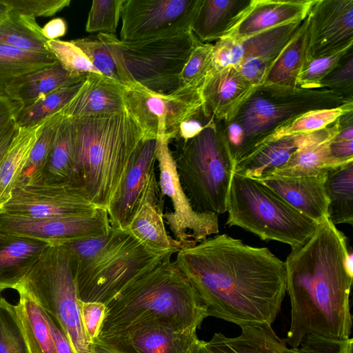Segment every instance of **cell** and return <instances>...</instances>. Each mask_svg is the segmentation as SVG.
I'll return each instance as SVG.
<instances>
[{"label": "cell", "mask_w": 353, "mask_h": 353, "mask_svg": "<svg viewBox=\"0 0 353 353\" xmlns=\"http://www.w3.org/2000/svg\"><path fill=\"white\" fill-rule=\"evenodd\" d=\"M51 52H30L0 43V96L14 80L56 62Z\"/></svg>", "instance_id": "cell-37"}, {"label": "cell", "mask_w": 353, "mask_h": 353, "mask_svg": "<svg viewBox=\"0 0 353 353\" xmlns=\"http://www.w3.org/2000/svg\"><path fill=\"white\" fill-rule=\"evenodd\" d=\"M321 130L263 141L236 163L234 172L257 180L265 179L285 165L301 147L317 137Z\"/></svg>", "instance_id": "cell-25"}, {"label": "cell", "mask_w": 353, "mask_h": 353, "mask_svg": "<svg viewBox=\"0 0 353 353\" xmlns=\"http://www.w3.org/2000/svg\"><path fill=\"white\" fill-rule=\"evenodd\" d=\"M75 152L74 121L71 118L63 117L58 128L48 162L41 176L35 181L51 183H71Z\"/></svg>", "instance_id": "cell-33"}, {"label": "cell", "mask_w": 353, "mask_h": 353, "mask_svg": "<svg viewBox=\"0 0 353 353\" xmlns=\"http://www.w3.org/2000/svg\"><path fill=\"white\" fill-rule=\"evenodd\" d=\"M106 338L120 341L134 353H188L199 339L196 330L159 322L137 324Z\"/></svg>", "instance_id": "cell-21"}, {"label": "cell", "mask_w": 353, "mask_h": 353, "mask_svg": "<svg viewBox=\"0 0 353 353\" xmlns=\"http://www.w3.org/2000/svg\"><path fill=\"white\" fill-rule=\"evenodd\" d=\"M172 254L153 251L127 232L96 261L74 271L79 299L106 305Z\"/></svg>", "instance_id": "cell-10"}, {"label": "cell", "mask_w": 353, "mask_h": 353, "mask_svg": "<svg viewBox=\"0 0 353 353\" xmlns=\"http://www.w3.org/2000/svg\"><path fill=\"white\" fill-rule=\"evenodd\" d=\"M125 110L124 85L99 74L86 76L74 98L59 112L63 117L77 119Z\"/></svg>", "instance_id": "cell-22"}, {"label": "cell", "mask_w": 353, "mask_h": 353, "mask_svg": "<svg viewBox=\"0 0 353 353\" xmlns=\"http://www.w3.org/2000/svg\"><path fill=\"white\" fill-rule=\"evenodd\" d=\"M226 212L228 226H237L264 241L303 245L319 223L288 204L259 180L234 172Z\"/></svg>", "instance_id": "cell-7"}, {"label": "cell", "mask_w": 353, "mask_h": 353, "mask_svg": "<svg viewBox=\"0 0 353 353\" xmlns=\"http://www.w3.org/2000/svg\"><path fill=\"white\" fill-rule=\"evenodd\" d=\"M47 313V312H46ZM50 322L54 336L57 353H74L72 346L65 333L50 316Z\"/></svg>", "instance_id": "cell-56"}, {"label": "cell", "mask_w": 353, "mask_h": 353, "mask_svg": "<svg viewBox=\"0 0 353 353\" xmlns=\"http://www.w3.org/2000/svg\"><path fill=\"white\" fill-rule=\"evenodd\" d=\"M17 128L14 122L0 136V163L17 132Z\"/></svg>", "instance_id": "cell-57"}, {"label": "cell", "mask_w": 353, "mask_h": 353, "mask_svg": "<svg viewBox=\"0 0 353 353\" xmlns=\"http://www.w3.org/2000/svg\"><path fill=\"white\" fill-rule=\"evenodd\" d=\"M111 225L107 210L61 217H32L0 211V231L49 243L105 234Z\"/></svg>", "instance_id": "cell-15"}, {"label": "cell", "mask_w": 353, "mask_h": 353, "mask_svg": "<svg viewBox=\"0 0 353 353\" xmlns=\"http://www.w3.org/2000/svg\"><path fill=\"white\" fill-rule=\"evenodd\" d=\"M174 158L181 185L194 209L225 213L236 166L225 123L212 117L199 134L182 142Z\"/></svg>", "instance_id": "cell-5"}, {"label": "cell", "mask_w": 353, "mask_h": 353, "mask_svg": "<svg viewBox=\"0 0 353 353\" xmlns=\"http://www.w3.org/2000/svg\"><path fill=\"white\" fill-rule=\"evenodd\" d=\"M212 49L213 44L210 43H201L194 49L180 74L177 89L201 90L214 70Z\"/></svg>", "instance_id": "cell-43"}, {"label": "cell", "mask_w": 353, "mask_h": 353, "mask_svg": "<svg viewBox=\"0 0 353 353\" xmlns=\"http://www.w3.org/2000/svg\"><path fill=\"white\" fill-rule=\"evenodd\" d=\"M352 47L347 48L328 56L306 59L297 78L298 88L319 89L321 81L341 61Z\"/></svg>", "instance_id": "cell-46"}, {"label": "cell", "mask_w": 353, "mask_h": 353, "mask_svg": "<svg viewBox=\"0 0 353 353\" xmlns=\"http://www.w3.org/2000/svg\"><path fill=\"white\" fill-rule=\"evenodd\" d=\"M17 292L16 310L31 353H57L48 314L27 293Z\"/></svg>", "instance_id": "cell-35"}, {"label": "cell", "mask_w": 353, "mask_h": 353, "mask_svg": "<svg viewBox=\"0 0 353 353\" xmlns=\"http://www.w3.org/2000/svg\"><path fill=\"white\" fill-rule=\"evenodd\" d=\"M93 353H134L124 343L114 338H99L93 344Z\"/></svg>", "instance_id": "cell-54"}, {"label": "cell", "mask_w": 353, "mask_h": 353, "mask_svg": "<svg viewBox=\"0 0 353 353\" xmlns=\"http://www.w3.org/2000/svg\"><path fill=\"white\" fill-rule=\"evenodd\" d=\"M308 57V22L304 19L298 32L270 68L262 85L298 88V76Z\"/></svg>", "instance_id": "cell-32"}, {"label": "cell", "mask_w": 353, "mask_h": 353, "mask_svg": "<svg viewBox=\"0 0 353 353\" xmlns=\"http://www.w3.org/2000/svg\"><path fill=\"white\" fill-rule=\"evenodd\" d=\"M243 58V50L241 41L226 37L216 41L213 45L212 59L216 70L233 67L236 69Z\"/></svg>", "instance_id": "cell-50"}, {"label": "cell", "mask_w": 353, "mask_h": 353, "mask_svg": "<svg viewBox=\"0 0 353 353\" xmlns=\"http://www.w3.org/2000/svg\"><path fill=\"white\" fill-rule=\"evenodd\" d=\"M158 139H145L132 156L107 212L112 228L123 230L131 217L145 182L154 172Z\"/></svg>", "instance_id": "cell-18"}, {"label": "cell", "mask_w": 353, "mask_h": 353, "mask_svg": "<svg viewBox=\"0 0 353 353\" xmlns=\"http://www.w3.org/2000/svg\"><path fill=\"white\" fill-rule=\"evenodd\" d=\"M97 208L71 183L35 181L17 185L0 211L32 217H61L91 214Z\"/></svg>", "instance_id": "cell-14"}, {"label": "cell", "mask_w": 353, "mask_h": 353, "mask_svg": "<svg viewBox=\"0 0 353 353\" xmlns=\"http://www.w3.org/2000/svg\"><path fill=\"white\" fill-rule=\"evenodd\" d=\"M339 130V119L321 130L317 137L301 147L285 165L270 176H314L336 167L330 155V143Z\"/></svg>", "instance_id": "cell-29"}, {"label": "cell", "mask_w": 353, "mask_h": 353, "mask_svg": "<svg viewBox=\"0 0 353 353\" xmlns=\"http://www.w3.org/2000/svg\"><path fill=\"white\" fill-rule=\"evenodd\" d=\"M15 290L27 293L55 321L74 353H93L82 322L70 258L61 244H50Z\"/></svg>", "instance_id": "cell-8"}, {"label": "cell", "mask_w": 353, "mask_h": 353, "mask_svg": "<svg viewBox=\"0 0 353 353\" xmlns=\"http://www.w3.org/2000/svg\"><path fill=\"white\" fill-rule=\"evenodd\" d=\"M72 119L76 152L71 183L96 207L107 210L132 156L146 139L144 132L126 109Z\"/></svg>", "instance_id": "cell-3"}, {"label": "cell", "mask_w": 353, "mask_h": 353, "mask_svg": "<svg viewBox=\"0 0 353 353\" xmlns=\"http://www.w3.org/2000/svg\"><path fill=\"white\" fill-rule=\"evenodd\" d=\"M188 353H210L207 348L205 341L200 340L198 339L192 347L189 350Z\"/></svg>", "instance_id": "cell-58"}, {"label": "cell", "mask_w": 353, "mask_h": 353, "mask_svg": "<svg viewBox=\"0 0 353 353\" xmlns=\"http://www.w3.org/2000/svg\"><path fill=\"white\" fill-rule=\"evenodd\" d=\"M327 219L334 225L353 223V161L329 169L324 181Z\"/></svg>", "instance_id": "cell-34"}, {"label": "cell", "mask_w": 353, "mask_h": 353, "mask_svg": "<svg viewBox=\"0 0 353 353\" xmlns=\"http://www.w3.org/2000/svg\"><path fill=\"white\" fill-rule=\"evenodd\" d=\"M47 46L55 59L72 76L85 78L92 73L101 74L72 41L48 40Z\"/></svg>", "instance_id": "cell-44"}, {"label": "cell", "mask_w": 353, "mask_h": 353, "mask_svg": "<svg viewBox=\"0 0 353 353\" xmlns=\"http://www.w3.org/2000/svg\"><path fill=\"white\" fill-rule=\"evenodd\" d=\"M36 19L10 11L0 21V43L30 52H50Z\"/></svg>", "instance_id": "cell-36"}, {"label": "cell", "mask_w": 353, "mask_h": 353, "mask_svg": "<svg viewBox=\"0 0 353 353\" xmlns=\"http://www.w3.org/2000/svg\"><path fill=\"white\" fill-rule=\"evenodd\" d=\"M303 21L281 25L241 40L243 58L238 68L239 72L255 86L262 85L270 68Z\"/></svg>", "instance_id": "cell-20"}, {"label": "cell", "mask_w": 353, "mask_h": 353, "mask_svg": "<svg viewBox=\"0 0 353 353\" xmlns=\"http://www.w3.org/2000/svg\"><path fill=\"white\" fill-rule=\"evenodd\" d=\"M212 117L208 115L203 106L194 114L181 123L175 139L187 141L199 134Z\"/></svg>", "instance_id": "cell-52"}, {"label": "cell", "mask_w": 353, "mask_h": 353, "mask_svg": "<svg viewBox=\"0 0 353 353\" xmlns=\"http://www.w3.org/2000/svg\"><path fill=\"white\" fill-rule=\"evenodd\" d=\"M308 57L328 56L353 46V0H314L307 16Z\"/></svg>", "instance_id": "cell-16"}, {"label": "cell", "mask_w": 353, "mask_h": 353, "mask_svg": "<svg viewBox=\"0 0 353 353\" xmlns=\"http://www.w3.org/2000/svg\"><path fill=\"white\" fill-rule=\"evenodd\" d=\"M10 9L4 0H0V21L9 13Z\"/></svg>", "instance_id": "cell-59"}, {"label": "cell", "mask_w": 353, "mask_h": 353, "mask_svg": "<svg viewBox=\"0 0 353 353\" xmlns=\"http://www.w3.org/2000/svg\"><path fill=\"white\" fill-rule=\"evenodd\" d=\"M0 353H31L16 306L0 297Z\"/></svg>", "instance_id": "cell-42"}, {"label": "cell", "mask_w": 353, "mask_h": 353, "mask_svg": "<svg viewBox=\"0 0 353 353\" xmlns=\"http://www.w3.org/2000/svg\"><path fill=\"white\" fill-rule=\"evenodd\" d=\"M201 0H125L121 19L120 40L150 39L192 30Z\"/></svg>", "instance_id": "cell-13"}, {"label": "cell", "mask_w": 353, "mask_h": 353, "mask_svg": "<svg viewBox=\"0 0 353 353\" xmlns=\"http://www.w3.org/2000/svg\"><path fill=\"white\" fill-rule=\"evenodd\" d=\"M125 0H94L85 24L88 32L114 34Z\"/></svg>", "instance_id": "cell-45"}, {"label": "cell", "mask_w": 353, "mask_h": 353, "mask_svg": "<svg viewBox=\"0 0 353 353\" xmlns=\"http://www.w3.org/2000/svg\"><path fill=\"white\" fill-rule=\"evenodd\" d=\"M99 338L147 322L197 330L207 309L187 277L168 257L106 304Z\"/></svg>", "instance_id": "cell-4"}, {"label": "cell", "mask_w": 353, "mask_h": 353, "mask_svg": "<svg viewBox=\"0 0 353 353\" xmlns=\"http://www.w3.org/2000/svg\"><path fill=\"white\" fill-rule=\"evenodd\" d=\"M157 139L160 197H168L172 207V211L163 214L164 222L183 248L195 245L212 234H219L218 215L194 209L177 174L174 155L169 147L170 138L161 136Z\"/></svg>", "instance_id": "cell-11"}, {"label": "cell", "mask_w": 353, "mask_h": 353, "mask_svg": "<svg viewBox=\"0 0 353 353\" xmlns=\"http://www.w3.org/2000/svg\"><path fill=\"white\" fill-rule=\"evenodd\" d=\"M72 41L84 52L93 66L102 75L121 83L110 52L97 37L95 39L91 37L77 39Z\"/></svg>", "instance_id": "cell-47"}, {"label": "cell", "mask_w": 353, "mask_h": 353, "mask_svg": "<svg viewBox=\"0 0 353 353\" xmlns=\"http://www.w3.org/2000/svg\"><path fill=\"white\" fill-rule=\"evenodd\" d=\"M83 81L57 89L21 107L15 118L17 125H35L59 113L77 94Z\"/></svg>", "instance_id": "cell-39"}, {"label": "cell", "mask_w": 353, "mask_h": 353, "mask_svg": "<svg viewBox=\"0 0 353 353\" xmlns=\"http://www.w3.org/2000/svg\"><path fill=\"white\" fill-rule=\"evenodd\" d=\"M256 87L235 68L214 69L201 88L204 110L214 119L228 123L236 117Z\"/></svg>", "instance_id": "cell-19"}, {"label": "cell", "mask_w": 353, "mask_h": 353, "mask_svg": "<svg viewBox=\"0 0 353 353\" xmlns=\"http://www.w3.org/2000/svg\"><path fill=\"white\" fill-rule=\"evenodd\" d=\"M126 233L123 230L111 227L105 234L74 239L60 244L68 251L75 271L96 261Z\"/></svg>", "instance_id": "cell-40"}, {"label": "cell", "mask_w": 353, "mask_h": 353, "mask_svg": "<svg viewBox=\"0 0 353 353\" xmlns=\"http://www.w3.org/2000/svg\"><path fill=\"white\" fill-rule=\"evenodd\" d=\"M325 174L304 177L271 176L259 181L296 210L320 223L327 219Z\"/></svg>", "instance_id": "cell-23"}, {"label": "cell", "mask_w": 353, "mask_h": 353, "mask_svg": "<svg viewBox=\"0 0 353 353\" xmlns=\"http://www.w3.org/2000/svg\"><path fill=\"white\" fill-rule=\"evenodd\" d=\"M320 88L337 92L353 99V53L352 48L340 63L320 83Z\"/></svg>", "instance_id": "cell-48"}, {"label": "cell", "mask_w": 353, "mask_h": 353, "mask_svg": "<svg viewBox=\"0 0 353 353\" xmlns=\"http://www.w3.org/2000/svg\"><path fill=\"white\" fill-rule=\"evenodd\" d=\"M314 0H252L246 14L228 37L243 40L286 23L303 21Z\"/></svg>", "instance_id": "cell-24"}, {"label": "cell", "mask_w": 353, "mask_h": 353, "mask_svg": "<svg viewBox=\"0 0 353 353\" xmlns=\"http://www.w3.org/2000/svg\"><path fill=\"white\" fill-rule=\"evenodd\" d=\"M63 118L59 112L46 119L32 149L17 185L34 181L41 176L48 162L58 128Z\"/></svg>", "instance_id": "cell-41"}, {"label": "cell", "mask_w": 353, "mask_h": 353, "mask_svg": "<svg viewBox=\"0 0 353 353\" xmlns=\"http://www.w3.org/2000/svg\"><path fill=\"white\" fill-rule=\"evenodd\" d=\"M85 78L72 76L56 61L50 65L14 80L8 87L6 95L22 107L26 106L45 94L83 81Z\"/></svg>", "instance_id": "cell-31"}, {"label": "cell", "mask_w": 353, "mask_h": 353, "mask_svg": "<svg viewBox=\"0 0 353 353\" xmlns=\"http://www.w3.org/2000/svg\"><path fill=\"white\" fill-rule=\"evenodd\" d=\"M10 11L30 17H48L70 6V0H4Z\"/></svg>", "instance_id": "cell-49"}, {"label": "cell", "mask_w": 353, "mask_h": 353, "mask_svg": "<svg viewBox=\"0 0 353 353\" xmlns=\"http://www.w3.org/2000/svg\"><path fill=\"white\" fill-rule=\"evenodd\" d=\"M67 32L66 21L60 17L54 18L42 27V32L47 40H55L65 34Z\"/></svg>", "instance_id": "cell-55"}, {"label": "cell", "mask_w": 353, "mask_h": 353, "mask_svg": "<svg viewBox=\"0 0 353 353\" xmlns=\"http://www.w3.org/2000/svg\"><path fill=\"white\" fill-rule=\"evenodd\" d=\"M351 111H353V101L335 108L306 112L276 127L259 143L267 140L307 134L324 129Z\"/></svg>", "instance_id": "cell-38"}, {"label": "cell", "mask_w": 353, "mask_h": 353, "mask_svg": "<svg viewBox=\"0 0 353 353\" xmlns=\"http://www.w3.org/2000/svg\"><path fill=\"white\" fill-rule=\"evenodd\" d=\"M252 0H201L192 31L202 43L228 37L248 11Z\"/></svg>", "instance_id": "cell-27"}, {"label": "cell", "mask_w": 353, "mask_h": 353, "mask_svg": "<svg viewBox=\"0 0 353 353\" xmlns=\"http://www.w3.org/2000/svg\"><path fill=\"white\" fill-rule=\"evenodd\" d=\"M271 325L241 327V334L235 337L214 333L205 344L210 353H305L300 347H289Z\"/></svg>", "instance_id": "cell-28"}, {"label": "cell", "mask_w": 353, "mask_h": 353, "mask_svg": "<svg viewBox=\"0 0 353 353\" xmlns=\"http://www.w3.org/2000/svg\"><path fill=\"white\" fill-rule=\"evenodd\" d=\"M284 263L291 306L285 343L299 347L311 334L350 338L352 253L343 233L327 219L303 245L291 250Z\"/></svg>", "instance_id": "cell-2"}, {"label": "cell", "mask_w": 353, "mask_h": 353, "mask_svg": "<svg viewBox=\"0 0 353 353\" xmlns=\"http://www.w3.org/2000/svg\"><path fill=\"white\" fill-rule=\"evenodd\" d=\"M22 107L19 103L8 97L0 96V136L14 122Z\"/></svg>", "instance_id": "cell-53"}, {"label": "cell", "mask_w": 353, "mask_h": 353, "mask_svg": "<svg viewBox=\"0 0 353 353\" xmlns=\"http://www.w3.org/2000/svg\"><path fill=\"white\" fill-rule=\"evenodd\" d=\"M208 316L244 326L270 324L286 294L284 261L226 234L181 249L174 260Z\"/></svg>", "instance_id": "cell-1"}, {"label": "cell", "mask_w": 353, "mask_h": 353, "mask_svg": "<svg viewBox=\"0 0 353 353\" xmlns=\"http://www.w3.org/2000/svg\"><path fill=\"white\" fill-rule=\"evenodd\" d=\"M110 52L121 83H137L163 94L174 92L180 74L192 52L201 42L192 30L123 42L114 34L97 35Z\"/></svg>", "instance_id": "cell-6"}, {"label": "cell", "mask_w": 353, "mask_h": 353, "mask_svg": "<svg viewBox=\"0 0 353 353\" xmlns=\"http://www.w3.org/2000/svg\"><path fill=\"white\" fill-rule=\"evenodd\" d=\"M50 244L0 231V293L15 290Z\"/></svg>", "instance_id": "cell-26"}, {"label": "cell", "mask_w": 353, "mask_h": 353, "mask_svg": "<svg viewBox=\"0 0 353 353\" xmlns=\"http://www.w3.org/2000/svg\"><path fill=\"white\" fill-rule=\"evenodd\" d=\"M124 100L125 109L137 121L146 139H175L181 123L203 106L200 90L177 89L163 94L137 83L124 86Z\"/></svg>", "instance_id": "cell-12"}, {"label": "cell", "mask_w": 353, "mask_h": 353, "mask_svg": "<svg viewBox=\"0 0 353 353\" xmlns=\"http://www.w3.org/2000/svg\"><path fill=\"white\" fill-rule=\"evenodd\" d=\"M80 308L86 336L90 343L94 344L100 334L106 314L107 306L103 303L81 301Z\"/></svg>", "instance_id": "cell-51"}, {"label": "cell", "mask_w": 353, "mask_h": 353, "mask_svg": "<svg viewBox=\"0 0 353 353\" xmlns=\"http://www.w3.org/2000/svg\"><path fill=\"white\" fill-rule=\"evenodd\" d=\"M46 121L30 127L17 126V132L0 163V210L9 201L17 185Z\"/></svg>", "instance_id": "cell-30"}, {"label": "cell", "mask_w": 353, "mask_h": 353, "mask_svg": "<svg viewBox=\"0 0 353 353\" xmlns=\"http://www.w3.org/2000/svg\"><path fill=\"white\" fill-rule=\"evenodd\" d=\"M163 205L158 181L152 172L123 230L153 251L177 253L183 248L166 231Z\"/></svg>", "instance_id": "cell-17"}, {"label": "cell", "mask_w": 353, "mask_h": 353, "mask_svg": "<svg viewBox=\"0 0 353 353\" xmlns=\"http://www.w3.org/2000/svg\"><path fill=\"white\" fill-rule=\"evenodd\" d=\"M350 101L341 94L325 88L288 89L261 85L232 120L244 131L240 159L249 154L270 132L306 112L331 108Z\"/></svg>", "instance_id": "cell-9"}]
</instances>
